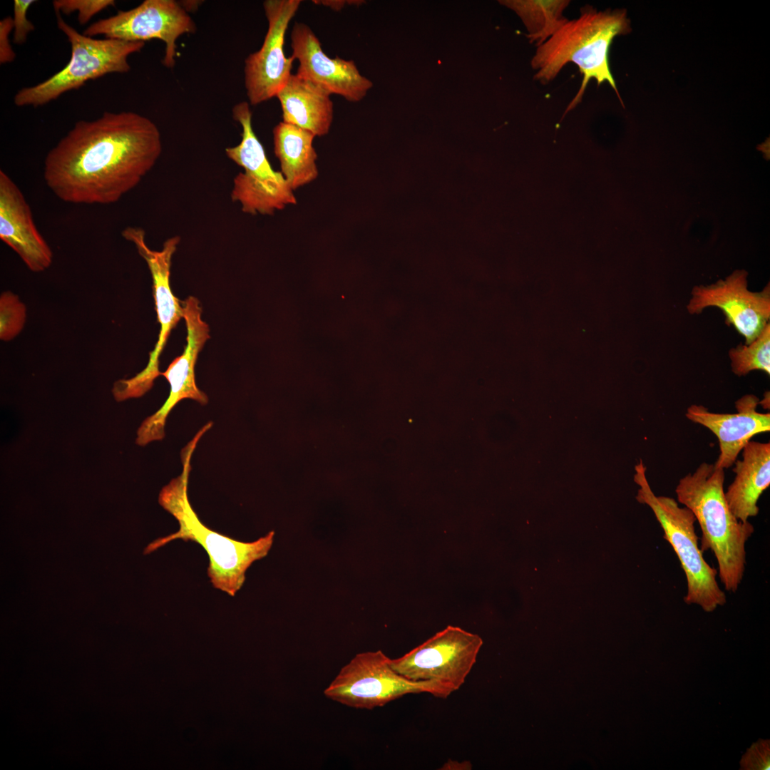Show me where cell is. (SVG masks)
Segmentation results:
<instances>
[{
  "label": "cell",
  "instance_id": "cell-9",
  "mask_svg": "<svg viewBox=\"0 0 770 770\" xmlns=\"http://www.w3.org/2000/svg\"><path fill=\"white\" fill-rule=\"evenodd\" d=\"M126 240L132 242L140 256L145 261L153 280V294L155 299L158 322L160 324L158 339L150 352L145 368L132 378L115 382L112 393L117 401L139 398L153 386L160 375V356L167 339L180 319H183L182 302L173 294L170 283L172 257L180 242L175 235L168 238L160 250L150 249L145 241V232L139 227H127L121 232Z\"/></svg>",
  "mask_w": 770,
  "mask_h": 770
},
{
  "label": "cell",
  "instance_id": "cell-26",
  "mask_svg": "<svg viewBox=\"0 0 770 770\" xmlns=\"http://www.w3.org/2000/svg\"><path fill=\"white\" fill-rule=\"evenodd\" d=\"M741 766L745 769L769 770V742L760 741L744 756Z\"/></svg>",
  "mask_w": 770,
  "mask_h": 770
},
{
  "label": "cell",
  "instance_id": "cell-23",
  "mask_svg": "<svg viewBox=\"0 0 770 770\" xmlns=\"http://www.w3.org/2000/svg\"><path fill=\"white\" fill-rule=\"evenodd\" d=\"M26 307L11 292L1 294L0 299V337L9 341L22 329L26 321Z\"/></svg>",
  "mask_w": 770,
  "mask_h": 770
},
{
  "label": "cell",
  "instance_id": "cell-17",
  "mask_svg": "<svg viewBox=\"0 0 770 770\" xmlns=\"http://www.w3.org/2000/svg\"><path fill=\"white\" fill-rule=\"evenodd\" d=\"M759 404L757 396L746 394L735 402L734 414L711 412L702 405L688 407L686 417L707 428L718 438L720 453L714 464L717 468H730L754 436L770 431V414L757 411Z\"/></svg>",
  "mask_w": 770,
  "mask_h": 770
},
{
  "label": "cell",
  "instance_id": "cell-27",
  "mask_svg": "<svg viewBox=\"0 0 770 770\" xmlns=\"http://www.w3.org/2000/svg\"><path fill=\"white\" fill-rule=\"evenodd\" d=\"M13 28V19L11 16L0 21V63L1 64L13 61L16 57L9 41V34Z\"/></svg>",
  "mask_w": 770,
  "mask_h": 770
},
{
  "label": "cell",
  "instance_id": "cell-7",
  "mask_svg": "<svg viewBox=\"0 0 770 770\" xmlns=\"http://www.w3.org/2000/svg\"><path fill=\"white\" fill-rule=\"evenodd\" d=\"M232 113L241 125L242 139L238 145L227 148L225 153L244 170L234 178L232 201L239 202L243 212L252 215H272L288 205H295L293 190L282 173L272 168L252 129L250 103H238Z\"/></svg>",
  "mask_w": 770,
  "mask_h": 770
},
{
  "label": "cell",
  "instance_id": "cell-13",
  "mask_svg": "<svg viewBox=\"0 0 770 770\" xmlns=\"http://www.w3.org/2000/svg\"><path fill=\"white\" fill-rule=\"evenodd\" d=\"M300 0H267L263 3L268 29L261 48L245 61V86L250 105L276 97L290 76L292 56L284 51L288 25L301 4Z\"/></svg>",
  "mask_w": 770,
  "mask_h": 770
},
{
  "label": "cell",
  "instance_id": "cell-14",
  "mask_svg": "<svg viewBox=\"0 0 770 770\" xmlns=\"http://www.w3.org/2000/svg\"><path fill=\"white\" fill-rule=\"evenodd\" d=\"M746 276L744 271H736L724 280L694 287L687 309L696 314L709 307L720 309L726 324L732 325L747 345L769 323L770 288L768 284L761 292L749 290Z\"/></svg>",
  "mask_w": 770,
  "mask_h": 770
},
{
  "label": "cell",
  "instance_id": "cell-25",
  "mask_svg": "<svg viewBox=\"0 0 770 770\" xmlns=\"http://www.w3.org/2000/svg\"><path fill=\"white\" fill-rule=\"evenodd\" d=\"M35 2L34 0L14 1L13 41L16 44L24 43L29 34L34 30V24L27 18V11Z\"/></svg>",
  "mask_w": 770,
  "mask_h": 770
},
{
  "label": "cell",
  "instance_id": "cell-21",
  "mask_svg": "<svg viewBox=\"0 0 770 770\" xmlns=\"http://www.w3.org/2000/svg\"><path fill=\"white\" fill-rule=\"evenodd\" d=\"M500 4L513 10L522 20L530 43L539 46L550 38L568 19L563 11L568 0H503Z\"/></svg>",
  "mask_w": 770,
  "mask_h": 770
},
{
  "label": "cell",
  "instance_id": "cell-4",
  "mask_svg": "<svg viewBox=\"0 0 770 770\" xmlns=\"http://www.w3.org/2000/svg\"><path fill=\"white\" fill-rule=\"evenodd\" d=\"M724 469L704 462L682 478L676 488L677 501L694 514L702 530V552L710 550L718 564L724 590L736 592L746 567V543L754 532L731 511L724 496Z\"/></svg>",
  "mask_w": 770,
  "mask_h": 770
},
{
  "label": "cell",
  "instance_id": "cell-28",
  "mask_svg": "<svg viewBox=\"0 0 770 770\" xmlns=\"http://www.w3.org/2000/svg\"><path fill=\"white\" fill-rule=\"evenodd\" d=\"M364 1L359 0H322V1H313V3L317 4H322L334 11L341 10L346 5H356L359 6L364 4Z\"/></svg>",
  "mask_w": 770,
  "mask_h": 770
},
{
  "label": "cell",
  "instance_id": "cell-12",
  "mask_svg": "<svg viewBox=\"0 0 770 770\" xmlns=\"http://www.w3.org/2000/svg\"><path fill=\"white\" fill-rule=\"evenodd\" d=\"M182 305L187 329V344L183 354L160 373L170 384L169 396L163 405L147 417L138 428L135 442L141 446L164 438L167 417L180 401L189 399L202 405L208 402L207 395L196 384L195 366L199 352L210 338L209 327L202 319V309L197 298L190 296Z\"/></svg>",
  "mask_w": 770,
  "mask_h": 770
},
{
  "label": "cell",
  "instance_id": "cell-3",
  "mask_svg": "<svg viewBox=\"0 0 770 770\" xmlns=\"http://www.w3.org/2000/svg\"><path fill=\"white\" fill-rule=\"evenodd\" d=\"M630 31L625 9L601 11L587 5L580 9L578 18L568 20L550 38L537 46L530 64L536 71L534 78L541 83L553 81L568 63L575 64L582 76L581 86L563 117L581 102L591 79H595L598 86L607 81L623 106L610 69L608 53L613 38Z\"/></svg>",
  "mask_w": 770,
  "mask_h": 770
},
{
  "label": "cell",
  "instance_id": "cell-11",
  "mask_svg": "<svg viewBox=\"0 0 770 770\" xmlns=\"http://www.w3.org/2000/svg\"><path fill=\"white\" fill-rule=\"evenodd\" d=\"M195 30V22L180 3L174 0H145L133 9L118 11L112 16L94 22L83 34L125 41L160 39L165 44L163 63L172 68L175 63L178 38Z\"/></svg>",
  "mask_w": 770,
  "mask_h": 770
},
{
  "label": "cell",
  "instance_id": "cell-29",
  "mask_svg": "<svg viewBox=\"0 0 770 770\" xmlns=\"http://www.w3.org/2000/svg\"><path fill=\"white\" fill-rule=\"evenodd\" d=\"M472 769V764H471L470 761H464L460 762V761H452V760L448 761L446 763H445L443 764L442 768H441V769H446V770H447V769L467 770V769Z\"/></svg>",
  "mask_w": 770,
  "mask_h": 770
},
{
  "label": "cell",
  "instance_id": "cell-18",
  "mask_svg": "<svg viewBox=\"0 0 770 770\" xmlns=\"http://www.w3.org/2000/svg\"><path fill=\"white\" fill-rule=\"evenodd\" d=\"M735 461L734 480L724 491L727 504L742 522L758 515L759 498L770 485V443L750 441Z\"/></svg>",
  "mask_w": 770,
  "mask_h": 770
},
{
  "label": "cell",
  "instance_id": "cell-2",
  "mask_svg": "<svg viewBox=\"0 0 770 770\" xmlns=\"http://www.w3.org/2000/svg\"><path fill=\"white\" fill-rule=\"evenodd\" d=\"M205 431L200 428L182 449V473L159 493V504L177 520L179 529L149 543L143 554L148 555L178 539L195 542L208 555L207 575L212 586L233 597L242 587L247 569L267 555L274 532L252 542H242L211 530L199 519L189 501L188 489L192 456Z\"/></svg>",
  "mask_w": 770,
  "mask_h": 770
},
{
  "label": "cell",
  "instance_id": "cell-6",
  "mask_svg": "<svg viewBox=\"0 0 770 770\" xmlns=\"http://www.w3.org/2000/svg\"><path fill=\"white\" fill-rule=\"evenodd\" d=\"M57 26L71 44L69 61L44 81L18 91L14 98L16 106H43L66 92L78 89L89 80L108 73L128 72L130 69L128 56L145 46L142 41L100 39L86 36L67 24L59 14H57Z\"/></svg>",
  "mask_w": 770,
  "mask_h": 770
},
{
  "label": "cell",
  "instance_id": "cell-16",
  "mask_svg": "<svg viewBox=\"0 0 770 770\" xmlns=\"http://www.w3.org/2000/svg\"><path fill=\"white\" fill-rule=\"evenodd\" d=\"M0 239L32 272H43L50 267L52 251L38 230L22 192L3 170H0Z\"/></svg>",
  "mask_w": 770,
  "mask_h": 770
},
{
  "label": "cell",
  "instance_id": "cell-15",
  "mask_svg": "<svg viewBox=\"0 0 770 770\" xmlns=\"http://www.w3.org/2000/svg\"><path fill=\"white\" fill-rule=\"evenodd\" d=\"M291 46L292 56L299 61L296 74L321 86L331 94L359 102L372 87L371 81L360 73L354 61L329 57L309 26L294 24Z\"/></svg>",
  "mask_w": 770,
  "mask_h": 770
},
{
  "label": "cell",
  "instance_id": "cell-1",
  "mask_svg": "<svg viewBox=\"0 0 770 770\" xmlns=\"http://www.w3.org/2000/svg\"><path fill=\"white\" fill-rule=\"evenodd\" d=\"M162 153L160 133L132 111H105L80 120L47 153L43 179L63 202H118L153 169Z\"/></svg>",
  "mask_w": 770,
  "mask_h": 770
},
{
  "label": "cell",
  "instance_id": "cell-22",
  "mask_svg": "<svg viewBox=\"0 0 770 770\" xmlns=\"http://www.w3.org/2000/svg\"><path fill=\"white\" fill-rule=\"evenodd\" d=\"M732 372L738 376L752 371L770 374V324L749 344H739L729 351Z\"/></svg>",
  "mask_w": 770,
  "mask_h": 770
},
{
  "label": "cell",
  "instance_id": "cell-5",
  "mask_svg": "<svg viewBox=\"0 0 770 770\" xmlns=\"http://www.w3.org/2000/svg\"><path fill=\"white\" fill-rule=\"evenodd\" d=\"M642 461L635 466L634 480L640 486L637 500L647 505L664 532V538L672 547L687 579L684 600L696 604L705 612H712L727 602L724 592L717 580V570L703 557L695 532L696 518L687 507H679L674 498L656 496L647 479Z\"/></svg>",
  "mask_w": 770,
  "mask_h": 770
},
{
  "label": "cell",
  "instance_id": "cell-20",
  "mask_svg": "<svg viewBox=\"0 0 770 770\" xmlns=\"http://www.w3.org/2000/svg\"><path fill=\"white\" fill-rule=\"evenodd\" d=\"M314 137L311 132L283 121L273 129L274 153L281 173L293 190L318 176Z\"/></svg>",
  "mask_w": 770,
  "mask_h": 770
},
{
  "label": "cell",
  "instance_id": "cell-24",
  "mask_svg": "<svg viewBox=\"0 0 770 770\" xmlns=\"http://www.w3.org/2000/svg\"><path fill=\"white\" fill-rule=\"evenodd\" d=\"M113 0H55L53 6L57 14H70L78 11V21L85 24L96 14L114 6Z\"/></svg>",
  "mask_w": 770,
  "mask_h": 770
},
{
  "label": "cell",
  "instance_id": "cell-8",
  "mask_svg": "<svg viewBox=\"0 0 770 770\" xmlns=\"http://www.w3.org/2000/svg\"><path fill=\"white\" fill-rule=\"evenodd\" d=\"M382 651L356 654L324 689V695L338 703L373 709L409 694L429 693L446 699L453 692L431 681L414 682L396 672Z\"/></svg>",
  "mask_w": 770,
  "mask_h": 770
},
{
  "label": "cell",
  "instance_id": "cell-10",
  "mask_svg": "<svg viewBox=\"0 0 770 770\" xmlns=\"http://www.w3.org/2000/svg\"><path fill=\"white\" fill-rule=\"evenodd\" d=\"M482 645L479 635L448 625L390 664L409 680L435 682L455 692L464 684Z\"/></svg>",
  "mask_w": 770,
  "mask_h": 770
},
{
  "label": "cell",
  "instance_id": "cell-19",
  "mask_svg": "<svg viewBox=\"0 0 770 770\" xmlns=\"http://www.w3.org/2000/svg\"><path fill=\"white\" fill-rule=\"evenodd\" d=\"M325 88L297 74H292L278 92L283 122L315 136L327 135L333 120V102Z\"/></svg>",
  "mask_w": 770,
  "mask_h": 770
}]
</instances>
